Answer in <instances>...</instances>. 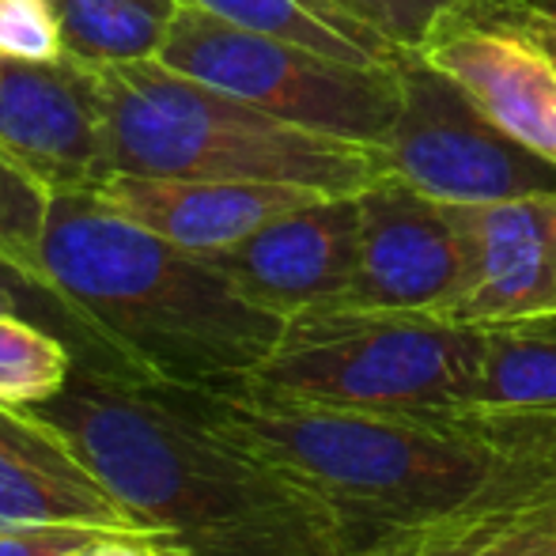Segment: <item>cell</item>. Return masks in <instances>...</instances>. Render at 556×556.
Returning <instances> with one entry per match:
<instances>
[{
    "label": "cell",
    "mask_w": 556,
    "mask_h": 556,
    "mask_svg": "<svg viewBox=\"0 0 556 556\" xmlns=\"http://www.w3.org/2000/svg\"><path fill=\"white\" fill-rule=\"evenodd\" d=\"M182 4L205 8L235 27L300 42L356 65H402L409 58V46L352 15L337 0H182Z\"/></svg>",
    "instance_id": "obj_16"
},
{
    "label": "cell",
    "mask_w": 556,
    "mask_h": 556,
    "mask_svg": "<svg viewBox=\"0 0 556 556\" xmlns=\"http://www.w3.org/2000/svg\"><path fill=\"white\" fill-rule=\"evenodd\" d=\"M65 53L84 65L155 61L182 0H53Z\"/></svg>",
    "instance_id": "obj_17"
},
{
    "label": "cell",
    "mask_w": 556,
    "mask_h": 556,
    "mask_svg": "<svg viewBox=\"0 0 556 556\" xmlns=\"http://www.w3.org/2000/svg\"><path fill=\"white\" fill-rule=\"evenodd\" d=\"M387 175L443 205H492L556 190V163L504 132L451 76L409 50L402 106L382 140Z\"/></svg>",
    "instance_id": "obj_7"
},
{
    "label": "cell",
    "mask_w": 556,
    "mask_h": 556,
    "mask_svg": "<svg viewBox=\"0 0 556 556\" xmlns=\"http://www.w3.org/2000/svg\"><path fill=\"white\" fill-rule=\"evenodd\" d=\"M186 394L201 417L323 500L344 556H371L443 519L556 417L515 409L382 417L292 402L242 379Z\"/></svg>",
    "instance_id": "obj_2"
},
{
    "label": "cell",
    "mask_w": 556,
    "mask_h": 556,
    "mask_svg": "<svg viewBox=\"0 0 556 556\" xmlns=\"http://www.w3.org/2000/svg\"><path fill=\"white\" fill-rule=\"evenodd\" d=\"M53 190L0 148V265L42 288V239Z\"/></svg>",
    "instance_id": "obj_20"
},
{
    "label": "cell",
    "mask_w": 556,
    "mask_h": 556,
    "mask_svg": "<svg viewBox=\"0 0 556 556\" xmlns=\"http://www.w3.org/2000/svg\"><path fill=\"white\" fill-rule=\"evenodd\" d=\"M50 522L152 534L58 428L30 409L0 405V530Z\"/></svg>",
    "instance_id": "obj_14"
},
{
    "label": "cell",
    "mask_w": 556,
    "mask_h": 556,
    "mask_svg": "<svg viewBox=\"0 0 556 556\" xmlns=\"http://www.w3.org/2000/svg\"><path fill=\"white\" fill-rule=\"evenodd\" d=\"M42 288L106 359L186 390L254 375L285 330L205 254L125 220L96 190L53 193Z\"/></svg>",
    "instance_id": "obj_3"
},
{
    "label": "cell",
    "mask_w": 556,
    "mask_h": 556,
    "mask_svg": "<svg viewBox=\"0 0 556 556\" xmlns=\"http://www.w3.org/2000/svg\"><path fill=\"white\" fill-rule=\"evenodd\" d=\"M356 208L359 254L344 303L451 318L469 265L454 208L394 175L359 190Z\"/></svg>",
    "instance_id": "obj_9"
},
{
    "label": "cell",
    "mask_w": 556,
    "mask_h": 556,
    "mask_svg": "<svg viewBox=\"0 0 556 556\" xmlns=\"http://www.w3.org/2000/svg\"><path fill=\"white\" fill-rule=\"evenodd\" d=\"M99 534H106V530L73 527V522L12 527V530H0V556H73Z\"/></svg>",
    "instance_id": "obj_22"
},
{
    "label": "cell",
    "mask_w": 556,
    "mask_h": 556,
    "mask_svg": "<svg viewBox=\"0 0 556 556\" xmlns=\"http://www.w3.org/2000/svg\"><path fill=\"white\" fill-rule=\"evenodd\" d=\"M337 4L349 8L359 20H367L371 27L387 30L390 38H397V42H405L413 50L428 12H432L440 0H337Z\"/></svg>",
    "instance_id": "obj_23"
},
{
    "label": "cell",
    "mask_w": 556,
    "mask_h": 556,
    "mask_svg": "<svg viewBox=\"0 0 556 556\" xmlns=\"http://www.w3.org/2000/svg\"><path fill=\"white\" fill-rule=\"evenodd\" d=\"M30 413L170 556H344L323 500L201 417L182 387L76 356L65 390Z\"/></svg>",
    "instance_id": "obj_1"
},
{
    "label": "cell",
    "mask_w": 556,
    "mask_h": 556,
    "mask_svg": "<svg viewBox=\"0 0 556 556\" xmlns=\"http://www.w3.org/2000/svg\"><path fill=\"white\" fill-rule=\"evenodd\" d=\"M76 352L65 337L20 315H0V405L30 409L65 390Z\"/></svg>",
    "instance_id": "obj_19"
},
{
    "label": "cell",
    "mask_w": 556,
    "mask_h": 556,
    "mask_svg": "<svg viewBox=\"0 0 556 556\" xmlns=\"http://www.w3.org/2000/svg\"><path fill=\"white\" fill-rule=\"evenodd\" d=\"M356 254L359 208L356 193H344L280 213L242 242L205 257L239 295L288 323L303 311L344 303L356 277Z\"/></svg>",
    "instance_id": "obj_10"
},
{
    "label": "cell",
    "mask_w": 556,
    "mask_h": 556,
    "mask_svg": "<svg viewBox=\"0 0 556 556\" xmlns=\"http://www.w3.org/2000/svg\"><path fill=\"white\" fill-rule=\"evenodd\" d=\"M371 556H556V417L466 504Z\"/></svg>",
    "instance_id": "obj_13"
},
{
    "label": "cell",
    "mask_w": 556,
    "mask_h": 556,
    "mask_svg": "<svg viewBox=\"0 0 556 556\" xmlns=\"http://www.w3.org/2000/svg\"><path fill=\"white\" fill-rule=\"evenodd\" d=\"M481 326L337 303L288 318L273 352L242 382L326 409L462 417L481 409Z\"/></svg>",
    "instance_id": "obj_5"
},
{
    "label": "cell",
    "mask_w": 556,
    "mask_h": 556,
    "mask_svg": "<svg viewBox=\"0 0 556 556\" xmlns=\"http://www.w3.org/2000/svg\"><path fill=\"white\" fill-rule=\"evenodd\" d=\"M0 58H12V61L68 58L58 4L53 0H0Z\"/></svg>",
    "instance_id": "obj_21"
},
{
    "label": "cell",
    "mask_w": 556,
    "mask_h": 556,
    "mask_svg": "<svg viewBox=\"0 0 556 556\" xmlns=\"http://www.w3.org/2000/svg\"><path fill=\"white\" fill-rule=\"evenodd\" d=\"M481 333V409L556 413V315Z\"/></svg>",
    "instance_id": "obj_18"
},
{
    "label": "cell",
    "mask_w": 556,
    "mask_h": 556,
    "mask_svg": "<svg viewBox=\"0 0 556 556\" xmlns=\"http://www.w3.org/2000/svg\"><path fill=\"white\" fill-rule=\"evenodd\" d=\"M451 208L469 262L454 323L489 330L556 315V190Z\"/></svg>",
    "instance_id": "obj_12"
},
{
    "label": "cell",
    "mask_w": 556,
    "mask_h": 556,
    "mask_svg": "<svg viewBox=\"0 0 556 556\" xmlns=\"http://www.w3.org/2000/svg\"><path fill=\"white\" fill-rule=\"evenodd\" d=\"M73 556H170L167 545L152 534H129V530H106V534L91 538L84 549Z\"/></svg>",
    "instance_id": "obj_24"
},
{
    "label": "cell",
    "mask_w": 556,
    "mask_h": 556,
    "mask_svg": "<svg viewBox=\"0 0 556 556\" xmlns=\"http://www.w3.org/2000/svg\"><path fill=\"white\" fill-rule=\"evenodd\" d=\"M0 148L53 193L103 182L106 129L96 68L76 58H0Z\"/></svg>",
    "instance_id": "obj_11"
},
{
    "label": "cell",
    "mask_w": 556,
    "mask_h": 556,
    "mask_svg": "<svg viewBox=\"0 0 556 556\" xmlns=\"http://www.w3.org/2000/svg\"><path fill=\"white\" fill-rule=\"evenodd\" d=\"M155 61L273 117L375 148H382L402 106V65L341 61L235 27L193 4L178 8Z\"/></svg>",
    "instance_id": "obj_6"
},
{
    "label": "cell",
    "mask_w": 556,
    "mask_h": 556,
    "mask_svg": "<svg viewBox=\"0 0 556 556\" xmlns=\"http://www.w3.org/2000/svg\"><path fill=\"white\" fill-rule=\"evenodd\" d=\"M413 53L556 163V38L538 0H440Z\"/></svg>",
    "instance_id": "obj_8"
},
{
    "label": "cell",
    "mask_w": 556,
    "mask_h": 556,
    "mask_svg": "<svg viewBox=\"0 0 556 556\" xmlns=\"http://www.w3.org/2000/svg\"><path fill=\"white\" fill-rule=\"evenodd\" d=\"M538 8L545 12V20H549V27H553V38H556V0H538Z\"/></svg>",
    "instance_id": "obj_26"
},
{
    "label": "cell",
    "mask_w": 556,
    "mask_h": 556,
    "mask_svg": "<svg viewBox=\"0 0 556 556\" xmlns=\"http://www.w3.org/2000/svg\"><path fill=\"white\" fill-rule=\"evenodd\" d=\"M106 175L277 182L344 198L387 175L382 148L273 117L160 61L99 65Z\"/></svg>",
    "instance_id": "obj_4"
},
{
    "label": "cell",
    "mask_w": 556,
    "mask_h": 556,
    "mask_svg": "<svg viewBox=\"0 0 556 556\" xmlns=\"http://www.w3.org/2000/svg\"><path fill=\"white\" fill-rule=\"evenodd\" d=\"M114 213L148 227L160 239L193 254H216L280 213L330 193L277 182H208V178H155V175H106L91 186Z\"/></svg>",
    "instance_id": "obj_15"
},
{
    "label": "cell",
    "mask_w": 556,
    "mask_h": 556,
    "mask_svg": "<svg viewBox=\"0 0 556 556\" xmlns=\"http://www.w3.org/2000/svg\"><path fill=\"white\" fill-rule=\"evenodd\" d=\"M0 315H15V295L4 280H0Z\"/></svg>",
    "instance_id": "obj_25"
}]
</instances>
